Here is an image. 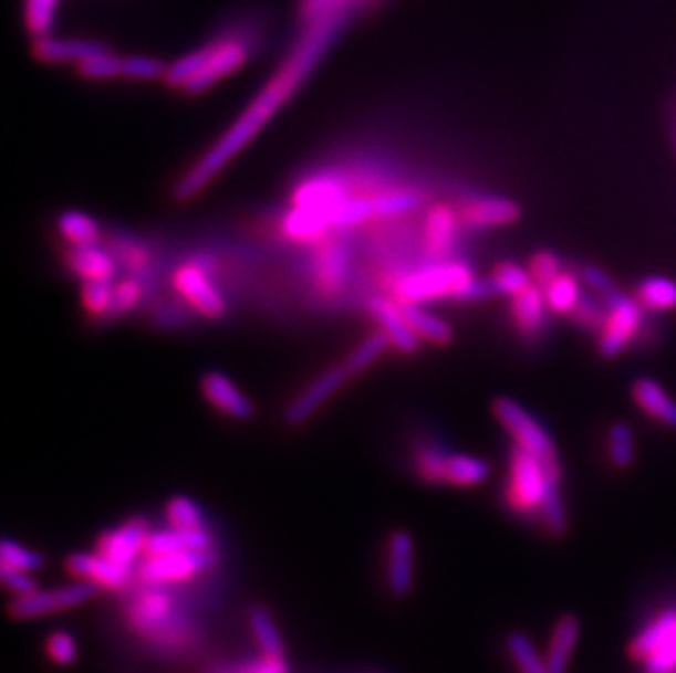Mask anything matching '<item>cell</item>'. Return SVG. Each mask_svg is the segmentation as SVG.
<instances>
[{
  "label": "cell",
  "mask_w": 676,
  "mask_h": 673,
  "mask_svg": "<svg viewBox=\"0 0 676 673\" xmlns=\"http://www.w3.org/2000/svg\"><path fill=\"white\" fill-rule=\"evenodd\" d=\"M346 22V9L324 15L320 20L306 22V33L298 42L279 73L266 84V88L254 96L248 109L232 123V127L199 158L191 171L178 182L176 199L187 201L197 192L204 191L215 176L246 147L250 140L268 125V120L290 101L293 93L302 86L309 73L315 69L324 51L331 46L335 35Z\"/></svg>",
  "instance_id": "1"
},
{
  "label": "cell",
  "mask_w": 676,
  "mask_h": 673,
  "mask_svg": "<svg viewBox=\"0 0 676 673\" xmlns=\"http://www.w3.org/2000/svg\"><path fill=\"white\" fill-rule=\"evenodd\" d=\"M582 283L593 291L609 308L606 322L600 330L597 339V353L602 359H615L620 357L626 346L633 341L642 326V304L639 299H633L622 288L617 287L606 272H602L595 265H586L580 272Z\"/></svg>",
  "instance_id": "2"
},
{
  "label": "cell",
  "mask_w": 676,
  "mask_h": 673,
  "mask_svg": "<svg viewBox=\"0 0 676 673\" xmlns=\"http://www.w3.org/2000/svg\"><path fill=\"white\" fill-rule=\"evenodd\" d=\"M563 480L561 464H545L521 446L512 449L508 503L517 512H541L545 492L552 481Z\"/></svg>",
  "instance_id": "3"
},
{
  "label": "cell",
  "mask_w": 676,
  "mask_h": 673,
  "mask_svg": "<svg viewBox=\"0 0 676 673\" xmlns=\"http://www.w3.org/2000/svg\"><path fill=\"white\" fill-rule=\"evenodd\" d=\"M492 416L512 435L517 446L537 455L545 464H561L559 462V451L554 446V440H552L550 431L526 407H521L514 398H508V396L495 398Z\"/></svg>",
  "instance_id": "4"
},
{
  "label": "cell",
  "mask_w": 676,
  "mask_h": 673,
  "mask_svg": "<svg viewBox=\"0 0 676 673\" xmlns=\"http://www.w3.org/2000/svg\"><path fill=\"white\" fill-rule=\"evenodd\" d=\"M474 272L467 265L460 263H447V265H434L420 272H414L405 276L398 283V297L401 302H429L438 297H454L460 299L462 291L469 287L474 281Z\"/></svg>",
  "instance_id": "5"
},
{
  "label": "cell",
  "mask_w": 676,
  "mask_h": 673,
  "mask_svg": "<svg viewBox=\"0 0 676 673\" xmlns=\"http://www.w3.org/2000/svg\"><path fill=\"white\" fill-rule=\"evenodd\" d=\"M631 656L644 663L646 673L676 672V608L659 614L631 643Z\"/></svg>",
  "instance_id": "6"
},
{
  "label": "cell",
  "mask_w": 676,
  "mask_h": 673,
  "mask_svg": "<svg viewBox=\"0 0 676 673\" xmlns=\"http://www.w3.org/2000/svg\"><path fill=\"white\" fill-rule=\"evenodd\" d=\"M97 586L89 581H77L69 586H58L49 590H35L27 597H15L9 606L13 619H38L55 612L77 608L97 595Z\"/></svg>",
  "instance_id": "7"
},
{
  "label": "cell",
  "mask_w": 676,
  "mask_h": 673,
  "mask_svg": "<svg viewBox=\"0 0 676 673\" xmlns=\"http://www.w3.org/2000/svg\"><path fill=\"white\" fill-rule=\"evenodd\" d=\"M215 560L212 551L206 554H167V556H145L138 565V577L145 583H183L189 581L210 567Z\"/></svg>",
  "instance_id": "8"
},
{
  "label": "cell",
  "mask_w": 676,
  "mask_h": 673,
  "mask_svg": "<svg viewBox=\"0 0 676 673\" xmlns=\"http://www.w3.org/2000/svg\"><path fill=\"white\" fill-rule=\"evenodd\" d=\"M149 534L152 532L147 529L145 520L132 518V520L123 523L121 527L105 532L98 538L97 551H101L107 558H112L114 562H118V565H123V567L134 571V565L145 554Z\"/></svg>",
  "instance_id": "9"
},
{
  "label": "cell",
  "mask_w": 676,
  "mask_h": 673,
  "mask_svg": "<svg viewBox=\"0 0 676 673\" xmlns=\"http://www.w3.org/2000/svg\"><path fill=\"white\" fill-rule=\"evenodd\" d=\"M353 375L349 372V368L342 364V366H335L331 370H326L324 375H320L313 383L309 385L293 402L290 404V409L285 411V420L291 427H300L304 424L333 393H337L344 383L351 379Z\"/></svg>",
  "instance_id": "10"
},
{
  "label": "cell",
  "mask_w": 676,
  "mask_h": 673,
  "mask_svg": "<svg viewBox=\"0 0 676 673\" xmlns=\"http://www.w3.org/2000/svg\"><path fill=\"white\" fill-rule=\"evenodd\" d=\"M176 291L204 317L217 319L226 313V299L197 265H185L176 272Z\"/></svg>",
  "instance_id": "11"
},
{
  "label": "cell",
  "mask_w": 676,
  "mask_h": 673,
  "mask_svg": "<svg viewBox=\"0 0 676 673\" xmlns=\"http://www.w3.org/2000/svg\"><path fill=\"white\" fill-rule=\"evenodd\" d=\"M66 571L82 581H89L97 588L118 590L129 583L132 569L114 562L112 558L103 556L101 551L95 554H73L66 560Z\"/></svg>",
  "instance_id": "12"
},
{
  "label": "cell",
  "mask_w": 676,
  "mask_h": 673,
  "mask_svg": "<svg viewBox=\"0 0 676 673\" xmlns=\"http://www.w3.org/2000/svg\"><path fill=\"white\" fill-rule=\"evenodd\" d=\"M371 315L379 324V328L386 333L392 348H396L401 355H414L423 339L416 335L412 324L407 322L401 304L392 302L389 297H373L368 304Z\"/></svg>",
  "instance_id": "13"
},
{
  "label": "cell",
  "mask_w": 676,
  "mask_h": 673,
  "mask_svg": "<svg viewBox=\"0 0 676 673\" xmlns=\"http://www.w3.org/2000/svg\"><path fill=\"white\" fill-rule=\"evenodd\" d=\"M248 60V51L241 42H215V51L208 64L183 88L187 95H199L215 86L226 75L241 69Z\"/></svg>",
  "instance_id": "14"
},
{
  "label": "cell",
  "mask_w": 676,
  "mask_h": 673,
  "mask_svg": "<svg viewBox=\"0 0 676 673\" xmlns=\"http://www.w3.org/2000/svg\"><path fill=\"white\" fill-rule=\"evenodd\" d=\"M201 393L215 409L230 418L250 420L254 416L252 400L221 372H206L201 377Z\"/></svg>",
  "instance_id": "15"
},
{
  "label": "cell",
  "mask_w": 676,
  "mask_h": 673,
  "mask_svg": "<svg viewBox=\"0 0 676 673\" xmlns=\"http://www.w3.org/2000/svg\"><path fill=\"white\" fill-rule=\"evenodd\" d=\"M521 217V208L512 199L503 197H482L465 203L460 219L467 228L486 230V228H501L510 225Z\"/></svg>",
  "instance_id": "16"
},
{
  "label": "cell",
  "mask_w": 676,
  "mask_h": 673,
  "mask_svg": "<svg viewBox=\"0 0 676 673\" xmlns=\"http://www.w3.org/2000/svg\"><path fill=\"white\" fill-rule=\"evenodd\" d=\"M414 586V540L407 532H394L387 540V588L405 597Z\"/></svg>",
  "instance_id": "17"
},
{
  "label": "cell",
  "mask_w": 676,
  "mask_h": 673,
  "mask_svg": "<svg viewBox=\"0 0 676 673\" xmlns=\"http://www.w3.org/2000/svg\"><path fill=\"white\" fill-rule=\"evenodd\" d=\"M206 554L212 551V536L204 529H163L152 532L147 538L145 556H167V554Z\"/></svg>",
  "instance_id": "18"
},
{
  "label": "cell",
  "mask_w": 676,
  "mask_h": 673,
  "mask_svg": "<svg viewBox=\"0 0 676 673\" xmlns=\"http://www.w3.org/2000/svg\"><path fill=\"white\" fill-rule=\"evenodd\" d=\"M548 299L543 288L532 285L526 288L523 293L512 297V319L514 326L519 328V333L528 339L539 337L541 330L545 328V319H548Z\"/></svg>",
  "instance_id": "19"
},
{
  "label": "cell",
  "mask_w": 676,
  "mask_h": 673,
  "mask_svg": "<svg viewBox=\"0 0 676 673\" xmlns=\"http://www.w3.org/2000/svg\"><path fill=\"white\" fill-rule=\"evenodd\" d=\"M633 398L644 413L670 429H676V398H673L659 381L648 377L637 379L633 383Z\"/></svg>",
  "instance_id": "20"
},
{
  "label": "cell",
  "mask_w": 676,
  "mask_h": 673,
  "mask_svg": "<svg viewBox=\"0 0 676 673\" xmlns=\"http://www.w3.org/2000/svg\"><path fill=\"white\" fill-rule=\"evenodd\" d=\"M35 57L51 64H66V62H84L95 57L98 53L107 51L103 44L91 40H55V38H40L35 42Z\"/></svg>",
  "instance_id": "21"
},
{
  "label": "cell",
  "mask_w": 676,
  "mask_h": 673,
  "mask_svg": "<svg viewBox=\"0 0 676 673\" xmlns=\"http://www.w3.org/2000/svg\"><path fill=\"white\" fill-rule=\"evenodd\" d=\"M407 322L416 330V335L434 346H449L454 341V328L443 317L434 315L418 302H398Z\"/></svg>",
  "instance_id": "22"
},
{
  "label": "cell",
  "mask_w": 676,
  "mask_h": 673,
  "mask_svg": "<svg viewBox=\"0 0 676 673\" xmlns=\"http://www.w3.org/2000/svg\"><path fill=\"white\" fill-rule=\"evenodd\" d=\"M458 232V214L449 206H438L429 212L425 223V245L434 256H447Z\"/></svg>",
  "instance_id": "23"
},
{
  "label": "cell",
  "mask_w": 676,
  "mask_h": 673,
  "mask_svg": "<svg viewBox=\"0 0 676 673\" xmlns=\"http://www.w3.org/2000/svg\"><path fill=\"white\" fill-rule=\"evenodd\" d=\"M580 621L574 614H565L557 621L554 625V634L550 641V650H548V667L552 673H568L570 659L574 654V648L579 643Z\"/></svg>",
  "instance_id": "24"
},
{
  "label": "cell",
  "mask_w": 676,
  "mask_h": 673,
  "mask_svg": "<svg viewBox=\"0 0 676 673\" xmlns=\"http://www.w3.org/2000/svg\"><path fill=\"white\" fill-rule=\"evenodd\" d=\"M69 265L84 283L110 281L114 276V261L98 245H73L69 252Z\"/></svg>",
  "instance_id": "25"
},
{
  "label": "cell",
  "mask_w": 676,
  "mask_h": 673,
  "mask_svg": "<svg viewBox=\"0 0 676 673\" xmlns=\"http://www.w3.org/2000/svg\"><path fill=\"white\" fill-rule=\"evenodd\" d=\"M248 623H250V632H252V639L257 643V648L261 650V654L266 656H283L285 652V645H283V637L270 614L268 608L263 606H254L250 610V617H248Z\"/></svg>",
  "instance_id": "26"
},
{
  "label": "cell",
  "mask_w": 676,
  "mask_h": 673,
  "mask_svg": "<svg viewBox=\"0 0 676 673\" xmlns=\"http://www.w3.org/2000/svg\"><path fill=\"white\" fill-rule=\"evenodd\" d=\"M344 197L342 187L331 180V178H320V180H311L304 187H300L295 192V206H304V208H313L320 212H331Z\"/></svg>",
  "instance_id": "27"
},
{
  "label": "cell",
  "mask_w": 676,
  "mask_h": 673,
  "mask_svg": "<svg viewBox=\"0 0 676 673\" xmlns=\"http://www.w3.org/2000/svg\"><path fill=\"white\" fill-rule=\"evenodd\" d=\"M490 469L488 464L474 458V455H449L445 464V483L460 485V487H474L488 480Z\"/></svg>",
  "instance_id": "28"
},
{
  "label": "cell",
  "mask_w": 676,
  "mask_h": 673,
  "mask_svg": "<svg viewBox=\"0 0 676 673\" xmlns=\"http://www.w3.org/2000/svg\"><path fill=\"white\" fill-rule=\"evenodd\" d=\"M58 230L71 245H97L101 239V228L97 221L77 210L64 212L58 219Z\"/></svg>",
  "instance_id": "29"
},
{
  "label": "cell",
  "mask_w": 676,
  "mask_h": 673,
  "mask_svg": "<svg viewBox=\"0 0 676 673\" xmlns=\"http://www.w3.org/2000/svg\"><path fill=\"white\" fill-rule=\"evenodd\" d=\"M637 299L651 311H676V281L664 276L644 278L637 287Z\"/></svg>",
  "instance_id": "30"
},
{
  "label": "cell",
  "mask_w": 676,
  "mask_h": 673,
  "mask_svg": "<svg viewBox=\"0 0 676 673\" xmlns=\"http://www.w3.org/2000/svg\"><path fill=\"white\" fill-rule=\"evenodd\" d=\"M329 223L331 221H329L326 212L298 206L295 210H291L288 219H285V232L290 234L291 239L309 241V239L320 236Z\"/></svg>",
  "instance_id": "31"
},
{
  "label": "cell",
  "mask_w": 676,
  "mask_h": 673,
  "mask_svg": "<svg viewBox=\"0 0 676 673\" xmlns=\"http://www.w3.org/2000/svg\"><path fill=\"white\" fill-rule=\"evenodd\" d=\"M548 306L552 313L557 315H570L574 311V306L579 304L580 288L579 278L574 274L563 272L561 276H557L548 287L543 288Z\"/></svg>",
  "instance_id": "32"
},
{
  "label": "cell",
  "mask_w": 676,
  "mask_h": 673,
  "mask_svg": "<svg viewBox=\"0 0 676 673\" xmlns=\"http://www.w3.org/2000/svg\"><path fill=\"white\" fill-rule=\"evenodd\" d=\"M389 339L386 337L384 330H377L373 333L371 337H366L353 353L351 357L344 361V366L349 368V372L355 377V375H362L366 372L375 361H379L384 355H386L387 348H389Z\"/></svg>",
  "instance_id": "33"
},
{
  "label": "cell",
  "mask_w": 676,
  "mask_h": 673,
  "mask_svg": "<svg viewBox=\"0 0 676 673\" xmlns=\"http://www.w3.org/2000/svg\"><path fill=\"white\" fill-rule=\"evenodd\" d=\"M506 645H508V652L519 673H552L548 667V661L541 659V654L537 652V648L532 645V641L526 634L521 632L510 634Z\"/></svg>",
  "instance_id": "34"
},
{
  "label": "cell",
  "mask_w": 676,
  "mask_h": 673,
  "mask_svg": "<svg viewBox=\"0 0 676 673\" xmlns=\"http://www.w3.org/2000/svg\"><path fill=\"white\" fill-rule=\"evenodd\" d=\"M490 281H492V285L497 288V295H508V297H514V295H519L526 288L534 285L530 270H523V267H519L514 263H499L492 270Z\"/></svg>",
  "instance_id": "35"
},
{
  "label": "cell",
  "mask_w": 676,
  "mask_h": 673,
  "mask_svg": "<svg viewBox=\"0 0 676 673\" xmlns=\"http://www.w3.org/2000/svg\"><path fill=\"white\" fill-rule=\"evenodd\" d=\"M606 315H609V308L606 304L593 293V291H582L580 293L579 304L574 306V311L570 313V317L591 333L595 330H602L604 322H606Z\"/></svg>",
  "instance_id": "36"
},
{
  "label": "cell",
  "mask_w": 676,
  "mask_h": 673,
  "mask_svg": "<svg viewBox=\"0 0 676 673\" xmlns=\"http://www.w3.org/2000/svg\"><path fill=\"white\" fill-rule=\"evenodd\" d=\"M167 520L174 529H204L206 518L201 507L189 496H174L167 505Z\"/></svg>",
  "instance_id": "37"
},
{
  "label": "cell",
  "mask_w": 676,
  "mask_h": 673,
  "mask_svg": "<svg viewBox=\"0 0 676 673\" xmlns=\"http://www.w3.org/2000/svg\"><path fill=\"white\" fill-rule=\"evenodd\" d=\"M609 458L617 469H628L635 462V438L626 422H615L609 429Z\"/></svg>",
  "instance_id": "38"
},
{
  "label": "cell",
  "mask_w": 676,
  "mask_h": 673,
  "mask_svg": "<svg viewBox=\"0 0 676 673\" xmlns=\"http://www.w3.org/2000/svg\"><path fill=\"white\" fill-rule=\"evenodd\" d=\"M541 516L554 536H563L568 532V514H565L561 481L550 483L543 505H541Z\"/></svg>",
  "instance_id": "39"
},
{
  "label": "cell",
  "mask_w": 676,
  "mask_h": 673,
  "mask_svg": "<svg viewBox=\"0 0 676 673\" xmlns=\"http://www.w3.org/2000/svg\"><path fill=\"white\" fill-rule=\"evenodd\" d=\"M0 560L4 569L27 571V574H35L38 569L44 567V558L38 551H31L24 545L13 543V540H2Z\"/></svg>",
  "instance_id": "40"
},
{
  "label": "cell",
  "mask_w": 676,
  "mask_h": 673,
  "mask_svg": "<svg viewBox=\"0 0 676 673\" xmlns=\"http://www.w3.org/2000/svg\"><path fill=\"white\" fill-rule=\"evenodd\" d=\"M375 212V203L366 199H342L331 212L329 221L337 228H351L366 221Z\"/></svg>",
  "instance_id": "41"
},
{
  "label": "cell",
  "mask_w": 676,
  "mask_h": 673,
  "mask_svg": "<svg viewBox=\"0 0 676 673\" xmlns=\"http://www.w3.org/2000/svg\"><path fill=\"white\" fill-rule=\"evenodd\" d=\"M58 2L60 0H27V27L38 40L51 33Z\"/></svg>",
  "instance_id": "42"
},
{
  "label": "cell",
  "mask_w": 676,
  "mask_h": 673,
  "mask_svg": "<svg viewBox=\"0 0 676 673\" xmlns=\"http://www.w3.org/2000/svg\"><path fill=\"white\" fill-rule=\"evenodd\" d=\"M82 77L86 80H114L123 77V60L112 55L110 51H103L95 57H89L77 64Z\"/></svg>",
  "instance_id": "43"
},
{
  "label": "cell",
  "mask_w": 676,
  "mask_h": 673,
  "mask_svg": "<svg viewBox=\"0 0 676 673\" xmlns=\"http://www.w3.org/2000/svg\"><path fill=\"white\" fill-rule=\"evenodd\" d=\"M167 66L158 60L143 57V55H132L123 60V77L134 80V82H156L165 80Z\"/></svg>",
  "instance_id": "44"
},
{
  "label": "cell",
  "mask_w": 676,
  "mask_h": 673,
  "mask_svg": "<svg viewBox=\"0 0 676 673\" xmlns=\"http://www.w3.org/2000/svg\"><path fill=\"white\" fill-rule=\"evenodd\" d=\"M449 453H445L440 446L427 444L416 453V471L423 480L445 481V464H447Z\"/></svg>",
  "instance_id": "45"
},
{
  "label": "cell",
  "mask_w": 676,
  "mask_h": 673,
  "mask_svg": "<svg viewBox=\"0 0 676 673\" xmlns=\"http://www.w3.org/2000/svg\"><path fill=\"white\" fill-rule=\"evenodd\" d=\"M46 656L60 665V667H71L77 661V641L73 634L58 630L46 639Z\"/></svg>",
  "instance_id": "46"
},
{
  "label": "cell",
  "mask_w": 676,
  "mask_h": 673,
  "mask_svg": "<svg viewBox=\"0 0 676 673\" xmlns=\"http://www.w3.org/2000/svg\"><path fill=\"white\" fill-rule=\"evenodd\" d=\"M112 297H114V287L110 285V281H91L84 285V291H82L84 306L93 317L110 315Z\"/></svg>",
  "instance_id": "47"
},
{
  "label": "cell",
  "mask_w": 676,
  "mask_h": 673,
  "mask_svg": "<svg viewBox=\"0 0 676 673\" xmlns=\"http://www.w3.org/2000/svg\"><path fill=\"white\" fill-rule=\"evenodd\" d=\"M373 203H375V212L379 214H401L414 210L420 203V194L412 189H396L379 194Z\"/></svg>",
  "instance_id": "48"
},
{
  "label": "cell",
  "mask_w": 676,
  "mask_h": 673,
  "mask_svg": "<svg viewBox=\"0 0 676 673\" xmlns=\"http://www.w3.org/2000/svg\"><path fill=\"white\" fill-rule=\"evenodd\" d=\"M530 274H532V281H534L537 287L545 288L557 276L563 274L561 259L554 252L541 250L530 261Z\"/></svg>",
  "instance_id": "49"
},
{
  "label": "cell",
  "mask_w": 676,
  "mask_h": 673,
  "mask_svg": "<svg viewBox=\"0 0 676 673\" xmlns=\"http://www.w3.org/2000/svg\"><path fill=\"white\" fill-rule=\"evenodd\" d=\"M143 288L136 281H121L114 287V297H112V311L110 317H118L123 313H129L138 302H141Z\"/></svg>",
  "instance_id": "50"
},
{
  "label": "cell",
  "mask_w": 676,
  "mask_h": 673,
  "mask_svg": "<svg viewBox=\"0 0 676 673\" xmlns=\"http://www.w3.org/2000/svg\"><path fill=\"white\" fill-rule=\"evenodd\" d=\"M2 583L13 597H27L38 590V581L33 579V574L4 569V567H2Z\"/></svg>",
  "instance_id": "51"
},
{
  "label": "cell",
  "mask_w": 676,
  "mask_h": 673,
  "mask_svg": "<svg viewBox=\"0 0 676 673\" xmlns=\"http://www.w3.org/2000/svg\"><path fill=\"white\" fill-rule=\"evenodd\" d=\"M344 9H349V0H304L302 15L306 22H313Z\"/></svg>",
  "instance_id": "52"
},
{
  "label": "cell",
  "mask_w": 676,
  "mask_h": 673,
  "mask_svg": "<svg viewBox=\"0 0 676 673\" xmlns=\"http://www.w3.org/2000/svg\"><path fill=\"white\" fill-rule=\"evenodd\" d=\"M239 673H290V665L285 656H261L259 661L250 663L246 670Z\"/></svg>",
  "instance_id": "53"
},
{
  "label": "cell",
  "mask_w": 676,
  "mask_h": 673,
  "mask_svg": "<svg viewBox=\"0 0 676 673\" xmlns=\"http://www.w3.org/2000/svg\"><path fill=\"white\" fill-rule=\"evenodd\" d=\"M344 265H346V256H344L342 250H333L331 254L324 256V261H322V274H324V278L329 281V285H333L335 281L342 278V274H344V270H346Z\"/></svg>",
  "instance_id": "54"
}]
</instances>
